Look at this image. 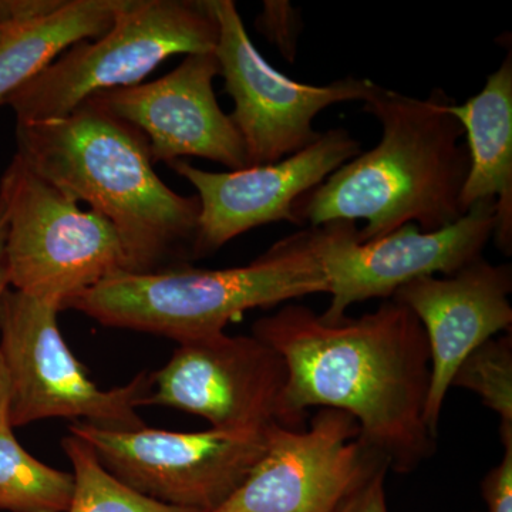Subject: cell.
I'll return each mask as SVG.
<instances>
[{"label":"cell","mask_w":512,"mask_h":512,"mask_svg":"<svg viewBox=\"0 0 512 512\" xmlns=\"http://www.w3.org/2000/svg\"><path fill=\"white\" fill-rule=\"evenodd\" d=\"M454 103L443 89L416 99L373 84L363 111L382 126L379 144L302 195L293 205L296 225L365 220L356 241L366 244L407 224L433 232L460 220L470 157Z\"/></svg>","instance_id":"cell-3"},{"label":"cell","mask_w":512,"mask_h":512,"mask_svg":"<svg viewBox=\"0 0 512 512\" xmlns=\"http://www.w3.org/2000/svg\"><path fill=\"white\" fill-rule=\"evenodd\" d=\"M266 429L117 431L83 421L69 427L124 484L161 503L200 512L217 510L241 487L264 454Z\"/></svg>","instance_id":"cell-8"},{"label":"cell","mask_w":512,"mask_h":512,"mask_svg":"<svg viewBox=\"0 0 512 512\" xmlns=\"http://www.w3.org/2000/svg\"><path fill=\"white\" fill-rule=\"evenodd\" d=\"M387 470L389 467L383 464L373 471L335 512H389L384 488Z\"/></svg>","instance_id":"cell-23"},{"label":"cell","mask_w":512,"mask_h":512,"mask_svg":"<svg viewBox=\"0 0 512 512\" xmlns=\"http://www.w3.org/2000/svg\"><path fill=\"white\" fill-rule=\"evenodd\" d=\"M8 210L9 284L56 306L110 276L128 272L119 234L103 215L83 210L18 157L0 178Z\"/></svg>","instance_id":"cell-6"},{"label":"cell","mask_w":512,"mask_h":512,"mask_svg":"<svg viewBox=\"0 0 512 512\" xmlns=\"http://www.w3.org/2000/svg\"><path fill=\"white\" fill-rule=\"evenodd\" d=\"M217 18L215 56L234 111L229 114L244 141L249 167L278 163L320 137L313 120L320 111L346 101H365L369 79L345 77L326 86L295 82L271 66L252 43L237 5L211 0Z\"/></svg>","instance_id":"cell-9"},{"label":"cell","mask_w":512,"mask_h":512,"mask_svg":"<svg viewBox=\"0 0 512 512\" xmlns=\"http://www.w3.org/2000/svg\"><path fill=\"white\" fill-rule=\"evenodd\" d=\"M256 29L274 43L289 62L296 56L302 20L298 10L285 0H266L261 15L255 20Z\"/></svg>","instance_id":"cell-21"},{"label":"cell","mask_w":512,"mask_h":512,"mask_svg":"<svg viewBox=\"0 0 512 512\" xmlns=\"http://www.w3.org/2000/svg\"><path fill=\"white\" fill-rule=\"evenodd\" d=\"M322 228V258L330 303L320 319L336 323L355 303L392 298L397 289L424 276L453 275L483 256L495 228V202L474 204L454 224L421 232L414 224L360 244L353 221Z\"/></svg>","instance_id":"cell-10"},{"label":"cell","mask_w":512,"mask_h":512,"mask_svg":"<svg viewBox=\"0 0 512 512\" xmlns=\"http://www.w3.org/2000/svg\"><path fill=\"white\" fill-rule=\"evenodd\" d=\"M362 153L346 128L320 134L311 146L268 165L211 173L185 160L167 164L197 190L200 220L192 258L217 252L231 239L275 222H291L293 205Z\"/></svg>","instance_id":"cell-13"},{"label":"cell","mask_w":512,"mask_h":512,"mask_svg":"<svg viewBox=\"0 0 512 512\" xmlns=\"http://www.w3.org/2000/svg\"><path fill=\"white\" fill-rule=\"evenodd\" d=\"M467 134L470 168L463 191L464 214L480 201L495 202L493 238L504 255L512 252V53L487 77L480 93L451 106Z\"/></svg>","instance_id":"cell-16"},{"label":"cell","mask_w":512,"mask_h":512,"mask_svg":"<svg viewBox=\"0 0 512 512\" xmlns=\"http://www.w3.org/2000/svg\"><path fill=\"white\" fill-rule=\"evenodd\" d=\"M60 309L8 289L0 302V352L10 377L12 429L46 419H84L104 430L146 427L137 413L153 387L143 372L126 386L103 390L64 342Z\"/></svg>","instance_id":"cell-7"},{"label":"cell","mask_w":512,"mask_h":512,"mask_svg":"<svg viewBox=\"0 0 512 512\" xmlns=\"http://www.w3.org/2000/svg\"><path fill=\"white\" fill-rule=\"evenodd\" d=\"M10 393H12V389H10L8 367H6L5 359L0 352V429L9 424Z\"/></svg>","instance_id":"cell-25"},{"label":"cell","mask_w":512,"mask_h":512,"mask_svg":"<svg viewBox=\"0 0 512 512\" xmlns=\"http://www.w3.org/2000/svg\"><path fill=\"white\" fill-rule=\"evenodd\" d=\"M511 292V265H493L481 256L456 274L414 279L390 298L416 315L429 342L430 386L424 421L436 439L458 366L487 340L511 332Z\"/></svg>","instance_id":"cell-15"},{"label":"cell","mask_w":512,"mask_h":512,"mask_svg":"<svg viewBox=\"0 0 512 512\" xmlns=\"http://www.w3.org/2000/svg\"><path fill=\"white\" fill-rule=\"evenodd\" d=\"M62 447L72 461L74 493L67 512H200L154 500L124 484L101 464L86 441L64 437Z\"/></svg>","instance_id":"cell-19"},{"label":"cell","mask_w":512,"mask_h":512,"mask_svg":"<svg viewBox=\"0 0 512 512\" xmlns=\"http://www.w3.org/2000/svg\"><path fill=\"white\" fill-rule=\"evenodd\" d=\"M288 380L282 356L256 336L224 333L178 349L153 375L144 406H164L202 417L217 430L284 426Z\"/></svg>","instance_id":"cell-12"},{"label":"cell","mask_w":512,"mask_h":512,"mask_svg":"<svg viewBox=\"0 0 512 512\" xmlns=\"http://www.w3.org/2000/svg\"><path fill=\"white\" fill-rule=\"evenodd\" d=\"M126 0H32L0 22V107L64 52L113 26Z\"/></svg>","instance_id":"cell-17"},{"label":"cell","mask_w":512,"mask_h":512,"mask_svg":"<svg viewBox=\"0 0 512 512\" xmlns=\"http://www.w3.org/2000/svg\"><path fill=\"white\" fill-rule=\"evenodd\" d=\"M211 0H126L113 26L83 40L9 101L16 123L62 119L96 94L143 83L177 55L215 52Z\"/></svg>","instance_id":"cell-5"},{"label":"cell","mask_w":512,"mask_h":512,"mask_svg":"<svg viewBox=\"0 0 512 512\" xmlns=\"http://www.w3.org/2000/svg\"><path fill=\"white\" fill-rule=\"evenodd\" d=\"M256 336L284 359V424L302 429L311 407L348 413L360 439L400 474L436 450L424 421L430 349L416 315L386 299L375 312L326 323L308 306L289 303L256 320Z\"/></svg>","instance_id":"cell-1"},{"label":"cell","mask_w":512,"mask_h":512,"mask_svg":"<svg viewBox=\"0 0 512 512\" xmlns=\"http://www.w3.org/2000/svg\"><path fill=\"white\" fill-rule=\"evenodd\" d=\"M215 52L195 53L160 79L96 94L114 116L146 136L151 160L170 164L200 157L231 171L249 168L244 141L214 92Z\"/></svg>","instance_id":"cell-14"},{"label":"cell","mask_w":512,"mask_h":512,"mask_svg":"<svg viewBox=\"0 0 512 512\" xmlns=\"http://www.w3.org/2000/svg\"><path fill=\"white\" fill-rule=\"evenodd\" d=\"M451 387L477 394L500 416V429H512V335L501 333L470 353L454 373Z\"/></svg>","instance_id":"cell-20"},{"label":"cell","mask_w":512,"mask_h":512,"mask_svg":"<svg viewBox=\"0 0 512 512\" xmlns=\"http://www.w3.org/2000/svg\"><path fill=\"white\" fill-rule=\"evenodd\" d=\"M503 458L485 474L481 494L488 512H512V429H500Z\"/></svg>","instance_id":"cell-22"},{"label":"cell","mask_w":512,"mask_h":512,"mask_svg":"<svg viewBox=\"0 0 512 512\" xmlns=\"http://www.w3.org/2000/svg\"><path fill=\"white\" fill-rule=\"evenodd\" d=\"M73 493V473L30 456L9 424L0 429V510L67 512Z\"/></svg>","instance_id":"cell-18"},{"label":"cell","mask_w":512,"mask_h":512,"mask_svg":"<svg viewBox=\"0 0 512 512\" xmlns=\"http://www.w3.org/2000/svg\"><path fill=\"white\" fill-rule=\"evenodd\" d=\"M322 228L309 227L272 245L245 266H173L148 274L123 272L72 299L67 309L109 328L137 330L175 342L224 333L242 313L328 293Z\"/></svg>","instance_id":"cell-4"},{"label":"cell","mask_w":512,"mask_h":512,"mask_svg":"<svg viewBox=\"0 0 512 512\" xmlns=\"http://www.w3.org/2000/svg\"><path fill=\"white\" fill-rule=\"evenodd\" d=\"M6 237H8V210L5 197L0 194V302L9 289L8 259H6Z\"/></svg>","instance_id":"cell-24"},{"label":"cell","mask_w":512,"mask_h":512,"mask_svg":"<svg viewBox=\"0 0 512 512\" xmlns=\"http://www.w3.org/2000/svg\"><path fill=\"white\" fill-rule=\"evenodd\" d=\"M16 146L15 157L30 171L113 225L131 274L194 259L197 195L184 197L163 183L146 136L96 97L62 119L16 123Z\"/></svg>","instance_id":"cell-2"},{"label":"cell","mask_w":512,"mask_h":512,"mask_svg":"<svg viewBox=\"0 0 512 512\" xmlns=\"http://www.w3.org/2000/svg\"><path fill=\"white\" fill-rule=\"evenodd\" d=\"M32 0H0V22L18 15L25 10Z\"/></svg>","instance_id":"cell-26"},{"label":"cell","mask_w":512,"mask_h":512,"mask_svg":"<svg viewBox=\"0 0 512 512\" xmlns=\"http://www.w3.org/2000/svg\"><path fill=\"white\" fill-rule=\"evenodd\" d=\"M383 464L352 416L319 409L309 427L269 426L264 454L212 512H335Z\"/></svg>","instance_id":"cell-11"}]
</instances>
